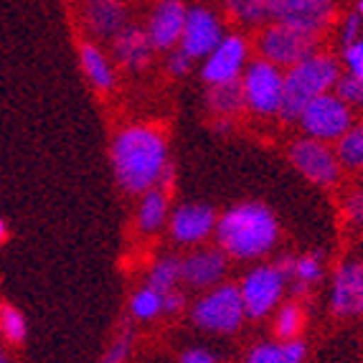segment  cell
<instances>
[{"label": "cell", "mask_w": 363, "mask_h": 363, "mask_svg": "<svg viewBox=\"0 0 363 363\" xmlns=\"http://www.w3.org/2000/svg\"><path fill=\"white\" fill-rule=\"evenodd\" d=\"M168 165V140L157 125H128L112 140L115 181L128 194L140 196L160 186Z\"/></svg>", "instance_id": "1"}, {"label": "cell", "mask_w": 363, "mask_h": 363, "mask_svg": "<svg viewBox=\"0 0 363 363\" xmlns=\"http://www.w3.org/2000/svg\"><path fill=\"white\" fill-rule=\"evenodd\" d=\"M218 249L231 259L252 262L269 255L279 239V224L274 213L257 201L236 203L226 208L216 221Z\"/></svg>", "instance_id": "2"}, {"label": "cell", "mask_w": 363, "mask_h": 363, "mask_svg": "<svg viewBox=\"0 0 363 363\" xmlns=\"http://www.w3.org/2000/svg\"><path fill=\"white\" fill-rule=\"evenodd\" d=\"M343 77V61L330 51L318 49L305 61L285 69V94L279 117L285 122H295L308 102L320 97L325 91H333L338 79Z\"/></svg>", "instance_id": "3"}, {"label": "cell", "mask_w": 363, "mask_h": 363, "mask_svg": "<svg viewBox=\"0 0 363 363\" xmlns=\"http://www.w3.org/2000/svg\"><path fill=\"white\" fill-rule=\"evenodd\" d=\"M320 49V38L310 36L305 30L292 28V26L269 21L262 28H257L255 51L259 59L272 61L274 67L290 69L300 61H305L310 54Z\"/></svg>", "instance_id": "4"}, {"label": "cell", "mask_w": 363, "mask_h": 363, "mask_svg": "<svg viewBox=\"0 0 363 363\" xmlns=\"http://www.w3.org/2000/svg\"><path fill=\"white\" fill-rule=\"evenodd\" d=\"M239 84L249 112H255L257 117H279L282 94H285V69L255 56L244 69Z\"/></svg>", "instance_id": "5"}, {"label": "cell", "mask_w": 363, "mask_h": 363, "mask_svg": "<svg viewBox=\"0 0 363 363\" xmlns=\"http://www.w3.org/2000/svg\"><path fill=\"white\" fill-rule=\"evenodd\" d=\"M194 325L206 330V333L226 335L239 330L247 318L244 313V300L239 285H216L206 292L203 297H199V303L191 310Z\"/></svg>", "instance_id": "6"}, {"label": "cell", "mask_w": 363, "mask_h": 363, "mask_svg": "<svg viewBox=\"0 0 363 363\" xmlns=\"http://www.w3.org/2000/svg\"><path fill=\"white\" fill-rule=\"evenodd\" d=\"M295 122L308 138L323 140V143H338L356 122V109L348 107L333 89L308 102V107L300 112Z\"/></svg>", "instance_id": "7"}, {"label": "cell", "mask_w": 363, "mask_h": 363, "mask_svg": "<svg viewBox=\"0 0 363 363\" xmlns=\"http://www.w3.org/2000/svg\"><path fill=\"white\" fill-rule=\"evenodd\" d=\"M252 61V41L242 30H226V36L213 46L208 56L201 59L199 74L203 79V84H229V82H239Z\"/></svg>", "instance_id": "8"}, {"label": "cell", "mask_w": 363, "mask_h": 363, "mask_svg": "<svg viewBox=\"0 0 363 363\" xmlns=\"http://www.w3.org/2000/svg\"><path fill=\"white\" fill-rule=\"evenodd\" d=\"M290 285V277L282 272V267L274 264H259L255 269H249L244 274L242 285V300H244V313L252 320H259L264 315H269L282 300V292Z\"/></svg>", "instance_id": "9"}, {"label": "cell", "mask_w": 363, "mask_h": 363, "mask_svg": "<svg viewBox=\"0 0 363 363\" xmlns=\"http://www.w3.org/2000/svg\"><path fill=\"white\" fill-rule=\"evenodd\" d=\"M226 16L208 3H191L188 6L186 26H183L178 49L194 61H201L213 51L221 38L226 36Z\"/></svg>", "instance_id": "10"}, {"label": "cell", "mask_w": 363, "mask_h": 363, "mask_svg": "<svg viewBox=\"0 0 363 363\" xmlns=\"http://www.w3.org/2000/svg\"><path fill=\"white\" fill-rule=\"evenodd\" d=\"M290 163L295 165V170L303 178H308L315 186H333L340 178V160L335 155V147H330V143L315 138H297L290 145Z\"/></svg>", "instance_id": "11"}, {"label": "cell", "mask_w": 363, "mask_h": 363, "mask_svg": "<svg viewBox=\"0 0 363 363\" xmlns=\"http://www.w3.org/2000/svg\"><path fill=\"white\" fill-rule=\"evenodd\" d=\"M340 18L338 0H277L272 21L320 38Z\"/></svg>", "instance_id": "12"}, {"label": "cell", "mask_w": 363, "mask_h": 363, "mask_svg": "<svg viewBox=\"0 0 363 363\" xmlns=\"http://www.w3.org/2000/svg\"><path fill=\"white\" fill-rule=\"evenodd\" d=\"M188 0H152L145 16V28L147 38H150L155 51H173L181 43L183 26H186L188 16Z\"/></svg>", "instance_id": "13"}, {"label": "cell", "mask_w": 363, "mask_h": 363, "mask_svg": "<svg viewBox=\"0 0 363 363\" xmlns=\"http://www.w3.org/2000/svg\"><path fill=\"white\" fill-rule=\"evenodd\" d=\"M79 23L91 41H112L125 26L133 23V13L125 3L115 0H82Z\"/></svg>", "instance_id": "14"}, {"label": "cell", "mask_w": 363, "mask_h": 363, "mask_svg": "<svg viewBox=\"0 0 363 363\" xmlns=\"http://www.w3.org/2000/svg\"><path fill=\"white\" fill-rule=\"evenodd\" d=\"M330 310L340 318L363 315V262H340L330 282Z\"/></svg>", "instance_id": "15"}, {"label": "cell", "mask_w": 363, "mask_h": 363, "mask_svg": "<svg viewBox=\"0 0 363 363\" xmlns=\"http://www.w3.org/2000/svg\"><path fill=\"white\" fill-rule=\"evenodd\" d=\"M216 221L208 203H183L170 213L168 229L178 244H201L216 231Z\"/></svg>", "instance_id": "16"}, {"label": "cell", "mask_w": 363, "mask_h": 363, "mask_svg": "<svg viewBox=\"0 0 363 363\" xmlns=\"http://www.w3.org/2000/svg\"><path fill=\"white\" fill-rule=\"evenodd\" d=\"M109 54L117 67L128 69V72H143L152 64V56L157 51L152 49L145 28L140 23H130L109 41Z\"/></svg>", "instance_id": "17"}, {"label": "cell", "mask_w": 363, "mask_h": 363, "mask_svg": "<svg viewBox=\"0 0 363 363\" xmlns=\"http://www.w3.org/2000/svg\"><path fill=\"white\" fill-rule=\"evenodd\" d=\"M229 257L221 249H196L181 259V282L194 290H211L226 274Z\"/></svg>", "instance_id": "18"}, {"label": "cell", "mask_w": 363, "mask_h": 363, "mask_svg": "<svg viewBox=\"0 0 363 363\" xmlns=\"http://www.w3.org/2000/svg\"><path fill=\"white\" fill-rule=\"evenodd\" d=\"M79 54V67L84 72L86 82L97 91L107 94L117 86V64L107 49L99 41L91 38H82L77 46Z\"/></svg>", "instance_id": "19"}, {"label": "cell", "mask_w": 363, "mask_h": 363, "mask_svg": "<svg viewBox=\"0 0 363 363\" xmlns=\"http://www.w3.org/2000/svg\"><path fill=\"white\" fill-rule=\"evenodd\" d=\"M221 13L242 28H262L272 21L277 0H216Z\"/></svg>", "instance_id": "20"}, {"label": "cell", "mask_w": 363, "mask_h": 363, "mask_svg": "<svg viewBox=\"0 0 363 363\" xmlns=\"http://www.w3.org/2000/svg\"><path fill=\"white\" fill-rule=\"evenodd\" d=\"M170 218V206H168V196H165L163 188H150L145 194H140V206H138V226L140 231L152 234V231H160Z\"/></svg>", "instance_id": "21"}, {"label": "cell", "mask_w": 363, "mask_h": 363, "mask_svg": "<svg viewBox=\"0 0 363 363\" xmlns=\"http://www.w3.org/2000/svg\"><path fill=\"white\" fill-rule=\"evenodd\" d=\"M206 107H208V112L216 115V120H231V117L242 115L244 109H247L242 84H239V82H229V84L208 86Z\"/></svg>", "instance_id": "22"}, {"label": "cell", "mask_w": 363, "mask_h": 363, "mask_svg": "<svg viewBox=\"0 0 363 363\" xmlns=\"http://www.w3.org/2000/svg\"><path fill=\"white\" fill-rule=\"evenodd\" d=\"M308 345L300 338L295 340H277V343H259L252 348L244 363H305Z\"/></svg>", "instance_id": "23"}, {"label": "cell", "mask_w": 363, "mask_h": 363, "mask_svg": "<svg viewBox=\"0 0 363 363\" xmlns=\"http://www.w3.org/2000/svg\"><path fill=\"white\" fill-rule=\"evenodd\" d=\"M335 155L345 170H363V120L353 122L351 130L335 143Z\"/></svg>", "instance_id": "24"}, {"label": "cell", "mask_w": 363, "mask_h": 363, "mask_svg": "<svg viewBox=\"0 0 363 363\" xmlns=\"http://www.w3.org/2000/svg\"><path fill=\"white\" fill-rule=\"evenodd\" d=\"M323 279V257L320 252H310V255L295 257V267H292V290L305 292L313 287L315 282Z\"/></svg>", "instance_id": "25"}, {"label": "cell", "mask_w": 363, "mask_h": 363, "mask_svg": "<svg viewBox=\"0 0 363 363\" xmlns=\"http://www.w3.org/2000/svg\"><path fill=\"white\" fill-rule=\"evenodd\" d=\"M305 323V313L300 303H285L277 308V315H274V335L279 340H295L303 330Z\"/></svg>", "instance_id": "26"}, {"label": "cell", "mask_w": 363, "mask_h": 363, "mask_svg": "<svg viewBox=\"0 0 363 363\" xmlns=\"http://www.w3.org/2000/svg\"><path fill=\"white\" fill-rule=\"evenodd\" d=\"M181 282V257H163L152 264L150 274H147V285L155 287L157 292H168Z\"/></svg>", "instance_id": "27"}, {"label": "cell", "mask_w": 363, "mask_h": 363, "mask_svg": "<svg viewBox=\"0 0 363 363\" xmlns=\"http://www.w3.org/2000/svg\"><path fill=\"white\" fill-rule=\"evenodd\" d=\"M130 313L135 320H152L163 313V292H157L155 287L145 285L140 287L130 300Z\"/></svg>", "instance_id": "28"}, {"label": "cell", "mask_w": 363, "mask_h": 363, "mask_svg": "<svg viewBox=\"0 0 363 363\" xmlns=\"http://www.w3.org/2000/svg\"><path fill=\"white\" fill-rule=\"evenodd\" d=\"M0 333L13 345H21L26 340V335H28L26 315L21 313L16 305H11V303L0 305Z\"/></svg>", "instance_id": "29"}, {"label": "cell", "mask_w": 363, "mask_h": 363, "mask_svg": "<svg viewBox=\"0 0 363 363\" xmlns=\"http://www.w3.org/2000/svg\"><path fill=\"white\" fill-rule=\"evenodd\" d=\"M335 94H338L348 107L361 109L363 112V79L343 72V77H340L338 84H335Z\"/></svg>", "instance_id": "30"}, {"label": "cell", "mask_w": 363, "mask_h": 363, "mask_svg": "<svg viewBox=\"0 0 363 363\" xmlns=\"http://www.w3.org/2000/svg\"><path fill=\"white\" fill-rule=\"evenodd\" d=\"M338 41H340V49H345V46H351L353 41H358V38L363 36V18L358 16L356 11L345 13V16H340L338 18Z\"/></svg>", "instance_id": "31"}, {"label": "cell", "mask_w": 363, "mask_h": 363, "mask_svg": "<svg viewBox=\"0 0 363 363\" xmlns=\"http://www.w3.org/2000/svg\"><path fill=\"white\" fill-rule=\"evenodd\" d=\"M133 340L135 338L130 330H122V333L112 340V345L104 351V356L99 363H125L130 358V353H133Z\"/></svg>", "instance_id": "32"}, {"label": "cell", "mask_w": 363, "mask_h": 363, "mask_svg": "<svg viewBox=\"0 0 363 363\" xmlns=\"http://www.w3.org/2000/svg\"><path fill=\"white\" fill-rule=\"evenodd\" d=\"M340 61H343L345 72L363 79V36L358 41H353L351 46L340 49Z\"/></svg>", "instance_id": "33"}, {"label": "cell", "mask_w": 363, "mask_h": 363, "mask_svg": "<svg viewBox=\"0 0 363 363\" xmlns=\"http://www.w3.org/2000/svg\"><path fill=\"white\" fill-rule=\"evenodd\" d=\"M196 61L191 59V56H186L181 49H173L165 54V72L170 74L173 79H183L191 74V69H194Z\"/></svg>", "instance_id": "34"}, {"label": "cell", "mask_w": 363, "mask_h": 363, "mask_svg": "<svg viewBox=\"0 0 363 363\" xmlns=\"http://www.w3.org/2000/svg\"><path fill=\"white\" fill-rule=\"evenodd\" d=\"M345 213L356 226H363V188L361 191H353L348 199H345Z\"/></svg>", "instance_id": "35"}, {"label": "cell", "mask_w": 363, "mask_h": 363, "mask_svg": "<svg viewBox=\"0 0 363 363\" xmlns=\"http://www.w3.org/2000/svg\"><path fill=\"white\" fill-rule=\"evenodd\" d=\"M186 308V295H183L181 290H168V292H163V313L165 315H176V313H181V310Z\"/></svg>", "instance_id": "36"}, {"label": "cell", "mask_w": 363, "mask_h": 363, "mask_svg": "<svg viewBox=\"0 0 363 363\" xmlns=\"http://www.w3.org/2000/svg\"><path fill=\"white\" fill-rule=\"evenodd\" d=\"M181 363H216V358L203 348H188V351H183Z\"/></svg>", "instance_id": "37"}, {"label": "cell", "mask_w": 363, "mask_h": 363, "mask_svg": "<svg viewBox=\"0 0 363 363\" xmlns=\"http://www.w3.org/2000/svg\"><path fill=\"white\" fill-rule=\"evenodd\" d=\"M6 236H8V226H6V221L0 218V244L6 242Z\"/></svg>", "instance_id": "38"}, {"label": "cell", "mask_w": 363, "mask_h": 363, "mask_svg": "<svg viewBox=\"0 0 363 363\" xmlns=\"http://www.w3.org/2000/svg\"><path fill=\"white\" fill-rule=\"evenodd\" d=\"M356 13L363 18V0H356Z\"/></svg>", "instance_id": "39"}, {"label": "cell", "mask_w": 363, "mask_h": 363, "mask_svg": "<svg viewBox=\"0 0 363 363\" xmlns=\"http://www.w3.org/2000/svg\"><path fill=\"white\" fill-rule=\"evenodd\" d=\"M0 363H11V361H8V356H6L3 351H0Z\"/></svg>", "instance_id": "40"}, {"label": "cell", "mask_w": 363, "mask_h": 363, "mask_svg": "<svg viewBox=\"0 0 363 363\" xmlns=\"http://www.w3.org/2000/svg\"><path fill=\"white\" fill-rule=\"evenodd\" d=\"M115 3H125V6H130V3H135V0H115Z\"/></svg>", "instance_id": "41"}]
</instances>
